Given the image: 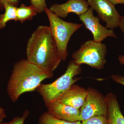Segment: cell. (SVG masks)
Instances as JSON below:
<instances>
[{
  "label": "cell",
  "mask_w": 124,
  "mask_h": 124,
  "mask_svg": "<svg viewBox=\"0 0 124 124\" xmlns=\"http://www.w3.org/2000/svg\"><path fill=\"white\" fill-rule=\"evenodd\" d=\"M27 60L43 69L53 72L62 60L50 27L40 26L28 40Z\"/></svg>",
  "instance_id": "1"
},
{
  "label": "cell",
  "mask_w": 124,
  "mask_h": 124,
  "mask_svg": "<svg viewBox=\"0 0 124 124\" xmlns=\"http://www.w3.org/2000/svg\"><path fill=\"white\" fill-rule=\"evenodd\" d=\"M50 71L22 59L14 64L7 85V93L13 102L26 92L35 91L44 80L54 76Z\"/></svg>",
  "instance_id": "2"
},
{
  "label": "cell",
  "mask_w": 124,
  "mask_h": 124,
  "mask_svg": "<svg viewBox=\"0 0 124 124\" xmlns=\"http://www.w3.org/2000/svg\"><path fill=\"white\" fill-rule=\"evenodd\" d=\"M81 65H77L72 60L69 62L65 73L51 84H41L36 89L42 97L46 107L57 101L80 78H75L81 73Z\"/></svg>",
  "instance_id": "3"
},
{
  "label": "cell",
  "mask_w": 124,
  "mask_h": 124,
  "mask_svg": "<svg viewBox=\"0 0 124 124\" xmlns=\"http://www.w3.org/2000/svg\"><path fill=\"white\" fill-rule=\"evenodd\" d=\"M44 11L48 17L50 28L62 60L65 61L68 55L67 46L73 33L83 26V23L66 22L58 17L47 7Z\"/></svg>",
  "instance_id": "4"
},
{
  "label": "cell",
  "mask_w": 124,
  "mask_h": 124,
  "mask_svg": "<svg viewBox=\"0 0 124 124\" xmlns=\"http://www.w3.org/2000/svg\"><path fill=\"white\" fill-rule=\"evenodd\" d=\"M107 53V48L104 44L89 40L73 52L72 58L77 65L86 64L93 68L101 70L106 63Z\"/></svg>",
  "instance_id": "5"
},
{
  "label": "cell",
  "mask_w": 124,
  "mask_h": 124,
  "mask_svg": "<svg viewBox=\"0 0 124 124\" xmlns=\"http://www.w3.org/2000/svg\"><path fill=\"white\" fill-rule=\"evenodd\" d=\"M87 90L84 103L80 109L79 121H82L96 116L107 117L108 108L106 96L91 87Z\"/></svg>",
  "instance_id": "6"
},
{
  "label": "cell",
  "mask_w": 124,
  "mask_h": 124,
  "mask_svg": "<svg viewBox=\"0 0 124 124\" xmlns=\"http://www.w3.org/2000/svg\"><path fill=\"white\" fill-rule=\"evenodd\" d=\"M93 10L91 7H89L86 12L79 16L80 20L86 29L93 34V40L95 42H102L108 37L117 38L113 29L107 28L100 23L99 18L94 16Z\"/></svg>",
  "instance_id": "7"
},
{
  "label": "cell",
  "mask_w": 124,
  "mask_h": 124,
  "mask_svg": "<svg viewBox=\"0 0 124 124\" xmlns=\"http://www.w3.org/2000/svg\"><path fill=\"white\" fill-rule=\"evenodd\" d=\"M89 6L97 13L98 17L106 23V27L113 29L118 27L121 17L115 6L108 0H87Z\"/></svg>",
  "instance_id": "8"
},
{
  "label": "cell",
  "mask_w": 124,
  "mask_h": 124,
  "mask_svg": "<svg viewBox=\"0 0 124 124\" xmlns=\"http://www.w3.org/2000/svg\"><path fill=\"white\" fill-rule=\"evenodd\" d=\"M89 8L87 0H68L63 4H54L49 9L58 17L65 18L70 13L78 16L81 15L86 12Z\"/></svg>",
  "instance_id": "9"
},
{
  "label": "cell",
  "mask_w": 124,
  "mask_h": 124,
  "mask_svg": "<svg viewBox=\"0 0 124 124\" xmlns=\"http://www.w3.org/2000/svg\"><path fill=\"white\" fill-rule=\"evenodd\" d=\"M47 112L57 119L69 122L78 121L80 110L79 108L66 105L55 101L47 107Z\"/></svg>",
  "instance_id": "10"
},
{
  "label": "cell",
  "mask_w": 124,
  "mask_h": 124,
  "mask_svg": "<svg viewBox=\"0 0 124 124\" xmlns=\"http://www.w3.org/2000/svg\"><path fill=\"white\" fill-rule=\"evenodd\" d=\"M87 94V89L77 85L73 84L57 101L80 109L84 103Z\"/></svg>",
  "instance_id": "11"
},
{
  "label": "cell",
  "mask_w": 124,
  "mask_h": 124,
  "mask_svg": "<svg viewBox=\"0 0 124 124\" xmlns=\"http://www.w3.org/2000/svg\"><path fill=\"white\" fill-rule=\"evenodd\" d=\"M108 108V124H124V116L116 95L109 93L106 96Z\"/></svg>",
  "instance_id": "12"
},
{
  "label": "cell",
  "mask_w": 124,
  "mask_h": 124,
  "mask_svg": "<svg viewBox=\"0 0 124 124\" xmlns=\"http://www.w3.org/2000/svg\"><path fill=\"white\" fill-rule=\"evenodd\" d=\"M37 13V11L32 6H27L24 4H22L16 9V22L19 21L23 23L27 20H31Z\"/></svg>",
  "instance_id": "13"
},
{
  "label": "cell",
  "mask_w": 124,
  "mask_h": 124,
  "mask_svg": "<svg viewBox=\"0 0 124 124\" xmlns=\"http://www.w3.org/2000/svg\"><path fill=\"white\" fill-rule=\"evenodd\" d=\"M4 13L0 15V30L5 28L6 23L10 20L17 19L16 9L17 7L7 2L4 3Z\"/></svg>",
  "instance_id": "14"
},
{
  "label": "cell",
  "mask_w": 124,
  "mask_h": 124,
  "mask_svg": "<svg viewBox=\"0 0 124 124\" xmlns=\"http://www.w3.org/2000/svg\"><path fill=\"white\" fill-rule=\"evenodd\" d=\"M38 124H81V122L79 121L71 122L57 119L46 112L40 116Z\"/></svg>",
  "instance_id": "15"
},
{
  "label": "cell",
  "mask_w": 124,
  "mask_h": 124,
  "mask_svg": "<svg viewBox=\"0 0 124 124\" xmlns=\"http://www.w3.org/2000/svg\"><path fill=\"white\" fill-rule=\"evenodd\" d=\"M81 124H108V121L107 116H96L82 121Z\"/></svg>",
  "instance_id": "16"
},
{
  "label": "cell",
  "mask_w": 124,
  "mask_h": 124,
  "mask_svg": "<svg viewBox=\"0 0 124 124\" xmlns=\"http://www.w3.org/2000/svg\"><path fill=\"white\" fill-rule=\"evenodd\" d=\"M29 114V111L26 110L23 113L22 116L15 117L8 122H2L0 123V124H24L25 120L28 117Z\"/></svg>",
  "instance_id": "17"
},
{
  "label": "cell",
  "mask_w": 124,
  "mask_h": 124,
  "mask_svg": "<svg viewBox=\"0 0 124 124\" xmlns=\"http://www.w3.org/2000/svg\"><path fill=\"white\" fill-rule=\"evenodd\" d=\"M31 5L33 6L38 14L44 11L46 7V0H30Z\"/></svg>",
  "instance_id": "18"
},
{
  "label": "cell",
  "mask_w": 124,
  "mask_h": 124,
  "mask_svg": "<svg viewBox=\"0 0 124 124\" xmlns=\"http://www.w3.org/2000/svg\"><path fill=\"white\" fill-rule=\"evenodd\" d=\"M20 0H0V11L4 10V3L7 2L17 7L19 4Z\"/></svg>",
  "instance_id": "19"
},
{
  "label": "cell",
  "mask_w": 124,
  "mask_h": 124,
  "mask_svg": "<svg viewBox=\"0 0 124 124\" xmlns=\"http://www.w3.org/2000/svg\"><path fill=\"white\" fill-rule=\"evenodd\" d=\"M111 77L115 82L124 85V77L118 75H111Z\"/></svg>",
  "instance_id": "20"
},
{
  "label": "cell",
  "mask_w": 124,
  "mask_h": 124,
  "mask_svg": "<svg viewBox=\"0 0 124 124\" xmlns=\"http://www.w3.org/2000/svg\"><path fill=\"white\" fill-rule=\"evenodd\" d=\"M118 27L119 28L124 36V15L121 16Z\"/></svg>",
  "instance_id": "21"
},
{
  "label": "cell",
  "mask_w": 124,
  "mask_h": 124,
  "mask_svg": "<svg viewBox=\"0 0 124 124\" xmlns=\"http://www.w3.org/2000/svg\"><path fill=\"white\" fill-rule=\"evenodd\" d=\"M6 117V114L4 109L0 107V123L3 122L4 119Z\"/></svg>",
  "instance_id": "22"
},
{
  "label": "cell",
  "mask_w": 124,
  "mask_h": 124,
  "mask_svg": "<svg viewBox=\"0 0 124 124\" xmlns=\"http://www.w3.org/2000/svg\"><path fill=\"white\" fill-rule=\"evenodd\" d=\"M114 5L117 4H124V0H108Z\"/></svg>",
  "instance_id": "23"
},
{
  "label": "cell",
  "mask_w": 124,
  "mask_h": 124,
  "mask_svg": "<svg viewBox=\"0 0 124 124\" xmlns=\"http://www.w3.org/2000/svg\"><path fill=\"white\" fill-rule=\"evenodd\" d=\"M118 59L120 64L124 65V55H118Z\"/></svg>",
  "instance_id": "24"
},
{
  "label": "cell",
  "mask_w": 124,
  "mask_h": 124,
  "mask_svg": "<svg viewBox=\"0 0 124 124\" xmlns=\"http://www.w3.org/2000/svg\"></svg>",
  "instance_id": "25"
}]
</instances>
